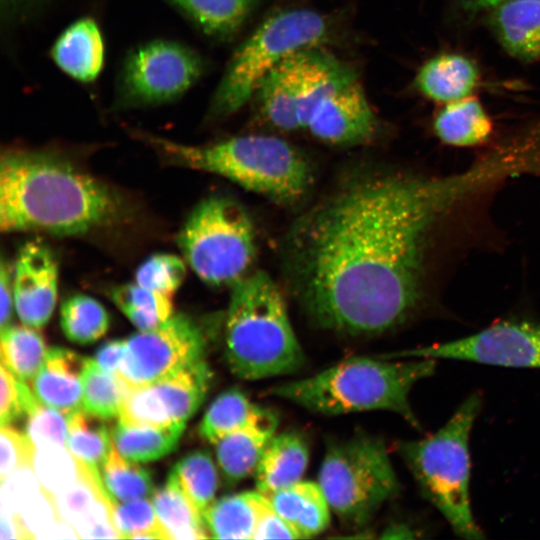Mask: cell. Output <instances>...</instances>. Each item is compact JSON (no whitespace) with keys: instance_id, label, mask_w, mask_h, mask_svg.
<instances>
[{"instance_id":"cell-43","label":"cell","mask_w":540,"mask_h":540,"mask_svg":"<svg viewBox=\"0 0 540 540\" xmlns=\"http://www.w3.org/2000/svg\"><path fill=\"white\" fill-rule=\"evenodd\" d=\"M125 352L126 340H111L98 348L93 360L103 370L118 375Z\"/></svg>"},{"instance_id":"cell-19","label":"cell","mask_w":540,"mask_h":540,"mask_svg":"<svg viewBox=\"0 0 540 540\" xmlns=\"http://www.w3.org/2000/svg\"><path fill=\"white\" fill-rule=\"evenodd\" d=\"M489 26L513 58L540 59V0H507L487 12Z\"/></svg>"},{"instance_id":"cell-44","label":"cell","mask_w":540,"mask_h":540,"mask_svg":"<svg viewBox=\"0 0 540 540\" xmlns=\"http://www.w3.org/2000/svg\"><path fill=\"white\" fill-rule=\"evenodd\" d=\"M12 271L2 259L0 270V327L4 329L12 325L14 306ZM0 329V330H1Z\"/></svg>"},{"instance_id":"cell-7","label":"cell","mask_w":540,"mask_h":540,"mask_svg":"<svg viewBox=\"0 0 540 540\" xmlns=\"http://www.w3.org/2000/svg\"><path fill=\"white\" fill-rule=\"evenodd\" d=\"M327 19L309 9L278 12L235 51L211 97L207 119H224L254 96L260 80L289 55L319 46L329 35Z\"/></svg>"},{"instance_id":"cell-39","label":"cell","mask_w":540,"mask_h":540,"mask_svg":"<svg viewBox=\"0 0 540 540\" xmlns=\"http://www.w3.org/2000/svg\"><path fill=\"white\" fill-rule=\"evenodd\" d=\"M186 264L169 253H157L147 258L136 270L135 282L141 286L172 295L183 283Z\"/></svg>"},{"instance_id":"cell-46","label":"cell","mask_w":540,"mask_h":540,"mask_svg":"<svg viewBox=\"0 0 540 540\" xmlns=\"http://www.w3.org/2000/svg\"><path fill=\"white\" fill-rule=\"evenodd\" d=\"M507 0H461V5L466 12L476 14L487 12L489 9Z\"/></svg>"},{"instance_id":"cell-22","label":"cell","mask_w":540,"mask_h":540,"mask_svg":"<svg viewBox=\"0 0 540 540\" xmlns=\"http://www.w3.org/2000/svg\"><path fill=\"white\" fill-rule=\"evenodd\" d=\"M309 461V449L301 435H274L265 447L255 470L256 489L269 494L301 480Z\"/></svg>"},{"instance_id":"cell-23","label":"cell","mask_w":540,"mask_h":540,"mask_svg":"<svg viewBox=\"0 0 540 540\" xmlns=\"http://www.w3.org/2000/svg\"><path fill=\"white\" fill-rule=\"evenodd\" d=\"M278 424L273 418L261 424L230 433L213 445L217 465L224 481L235 485L254 473Z\"/></svg>"},{"instance_id":"cell-38","label":"cell","mask_w":540,"mask_h":540,"mask_svg":"<svg viewBox=\"0 0 540 540\" xmlns=\"http://www.w3.org/2000/svg\"><path fill=\"white\" fill-rule=\"evenodd\" d=\"M69 415L34 397L25 415L26 430L38 449L66 447Z\"/></svg>"},{"instance_id":"cell-24","label":"cell","mask_w":540,"mask_h":540,"mask_svg":"<svg viewBox=\"0 0 540 540\" xmlns=\"http://www.w3.org/2000/svg\"><path fill=\"white\" fill-rule=\"evenodd\" d=\"M276 418L269 410L253 403L242 391L231 388L219 394L206 410L198 431L214 444L222 437Z\"/></svg>"},{"instance_id":"cell-10","label":"cell","mask_w":540,"mask_h":540,"mask_svg":"<svg viewBox=\"0 0 540 540\" xmlns=\"http://www.w3.org/2000/svg\"><path fill=\"white\" fill-rule=\"evenodd\" d=\"M205 62L192 47L155 39L127 53L117 75L112 108L117 111L169 104L201 78Z\"/></svg>"},{"instance_id":"cell-28","label":"cell","mask_w":540,"mask_h":540,"mask_svg":"<svg viewBox=\"0 0 540 540\" xmlns=\"http://www.w3.org/2000/svg\"><path fill=\"white\" fill-rule=\"evenodd\" d=\"M205 35L226 39L244 23L258 0H163Z\"/></svg>"},{"instance_id":"cell-1","label":"cell","mask_w":540,"mask_h":540,"mask_svg":"<svg viewBox=\"0 0 540 540\" xmlns=\"http://www.w3.org/2000/svg\"><path fill=\"white\" fill-rule=\"evenodd\" d=\"M524 170L523 158L502 145L447 176L366 171L342 180L286 235L285 268L298 303L314 324L343 334L402 324L420 303L425 249L437 220Z\"/></svg>"},{"instance_id":"cell-27","label":"cell","mask_w":540,"mask_h":540,"mask_svg":"<svg viewBox=\"0 0 540 540\" xmlns=\"http://www.w3.org/2000/svg\"><path fill=\"white\" fill-rule=\"evenodd\" d=\"M185 426L134 425L118 420L111 429V436L122 457L134 463H146L172 453L178 446Z\"/></svg>"},{"instance_id":"cell-21","label":"cell","mask_w":540,"mask_h":540,"mask_svg":"<svg viewBox=\"0 0 540 540\" xmlns=\"http://www.w3.org/2000/svg\"><path fill=\"white\" fill-rule=\"evenodd\" d=\"M264 495L301 539L316 536L329 526L331 508L318 483L300 480Z\"/></svg>"},{"instance_id":"cell-25","label":"cell","mask_w":540,"mask_h":540,"mask_svg":"<svg viewBox=\"0 0 540 540\" xmlns=\"http://www.w3.org/2000/svg\"><path fill=\"white\" fill-rule=\"evenodd\" d=\"M437 137L456 147H471L486 142L493 123L481 102L473 96L446 103L433 121Z\"/></svg>"},{"instance_id":"cell-26","label":"cell","mask_w":540,"mask_h":540,"mask_svg":"<svg viewBox=\"0 0 540 540\" xmlns=\"http://www.w3.org/2000/svg\"><path fill=\"white\" fill-rule=\"evenodd\" d=\"M263 500L258 490L216 499L203 514L210 538L253 539Z\"/></svg>"},{"instance_id":"cell-9","label":"cell","mask_w":540,"mask_h":540,"mask_svg":"<svg viewBox=\"0 0 540 540\" xmlns=\"http://www.w3.org/2000/svg\"><path fill=\"white\" fill-rule=\"evenodd\" d=\"M177 242L195 274L216 287H231L246 276L255 256L251 219L226 196L201 201L186 219Z\"/></svg>"},{"instance_id":"cell-29","label":"cell","mask_w":540,"mask_h":540,"mask_svg":"<svg viewBox=\"0 0 540 540\" xmlns=\"http://www.w3.org/2000/svg\"><path fill=\"white\" fill-rule=\"evenodd\" d=\"M150 499L168 540L210 538L203 515L171 479L155 489Z\"/></svg>"},{"instance_id":"cell-40","label":"cell","mask_w":540,"mask_h":540,"mask_svg":"<svg viewBox=\"0 0 540 540\" xmlns=\"http://www.w3.org/2000/svg\"><path fill=\"white\" fill-rule=\"evenodd\" d=\"M37 447L25 431L12 425L0 428V480L3 484L14 473L32 470Z\"/></svg>"},{"instance_id":"cell-42","label":"cell","mask_w":540,"mask_h":540,"mask_svg":"<svg viewBox=\"0 0 540 540\" xmlns=\"http://www.w3.org/2000/svg\"><path fill=\"white\" fill-rule=\"evenodd\" d=\"M253 539L301 538L296 530L272 507L264 495Z\"/></svg>"},{"instance_id":"cell-17","label":"cell","mask_w":540,"mask_h":540,"mask_svg":"<svg viewBox=\"0 0 540 540\" xmlns=\"http://www.w3.org/2000/svg\"><path fill=\"white\" fill-rule=\"evenodd\" d=\"M88 360L75 351L52 347L27 383L41 403L71 414L82 409V375Z\"/></svg>"},{"instance_id":"cell-16","label":"cell","mask_w":540,"mask_h":540,"mask_svg":"<svg viewBox=\"0 0 540 540\" xmlns=\"http://www.w3.org/2000/svg\"><path fill=\"white\" fill-rule=\"evenodd\" d=\"M308 48L289 55L272 68L260 80L254 93L262 116L277 129H299L297 109L303 90Z\"/></svg>"},{"instance_id":"cell-11","label":"cell","mask_w":540,"mask_h":540,"mask_svg":"<svg viewBox=\"0 0 540 540\" xmlns=\"http://www.w3.org/2000/svg\"><path fill=\"white\" fill-rule=\"evenodd\" d=\"M207 340L200 322L186 314H174L159 326L126 339L118 376L129 389L150 384L205 358Z\"/></svg>"},{"instance_id":"cell-34","label":"cell","mask_w":540,"mask_h":540,"mask_svg":"<svg viewBox=\"0 0 540 540\" xmlns=\"http://www.w3.org/2000/svg\"><path fill=\"white\" fill-rule=\"evenodd\" d=\"M110 317L105 307L85 294L66 298L60 307V326L65 337L76 344H92L108 330Z\"/></svg>"},{"instance_id":"cell-2","label":"cell","mask_w":540,"mask_h":540,"mask_svg":"<svg viewBox=\"0 0 540 540\" xmlns=\"http://www.w3.org/2000/svg\"><path fill=\"white\" fill-rule=\"evenodd\" d=\"M119 197L102 181L66 159L42 151L14 150L0 161V229L70 236L114 220Z\"/></svg>"},{"instance_id":"cell-33","label":"cell","mask_w":540,"mask_h":540,"mask_svg":"<svg viewBox=\"0 0 540 540\" xmlns=\"http://www.w3.org/2000/svg\"><path fill=\"white\" fill-rule=\"evenodd\" d=\"M105 419L80 409L69 415L66 448L89 468L100 471L113 441Z\"/></svg>"},{"instance_id":"cell-4","label":"cell","mask_w":540,"mask_h":540,"mask_svg":"<svg viewBox=\"0 0 540 540\" xmlns=\"http://www.w3.org/2000/svg\"><path fill=\"white\" fill-rule=\"evenodd\" d=\"M224 332L226 361L242 379L288 375L304 364L284 299L263 271L231 286Z\"/></svg>"},{"instance_id":"cell-35","label":"cell","mask_w":540,"mask_h":540,"mask_svg":"<svg viewBox=\"0 0 540 540\" xmlns=\"http://www.w3.org/2000/svg\"><path fill=\"white\" fill-rule=\"evenodd\" d=\"M82 385L83 410L105 420L119 415L129 388L117 374L103 370L89 358L83 371Z\"/></svg>"},{"instance_id":"cell-18","label":"cell","mask_w":540,"mask_h":540,"mask_svg":"<svg viewBox=\"0 0 540 540\" xmlns=\"http://www.w3.org/2000/svg\"><path fill=\"white\" fill-rule=\"evenodd\" d=\"M55 65L80 83H92L100 75L105 60L101 29L92 17L71 23L57 37L50 49Z\"/></svg>"},{"instance_id":"cell-15","label":"cell","mask_w":540,"mask_h":540,"mask_svg":"<svg viewBox=\"0 0 540 540\" xmlns=\"http://www.w3.org/2000/svg\"><path fill=\"white\" fill-rule=\"evenodd\" d=\"M378 128L377 116L357 79L321 100L305 126L317 139L334 145L368 142Z\"/></svg>"},{"instance_id":"cell-30","label":"cell","mask_w":540,"mask_h":540,"mask_svg":"<svg viewBox=\"0 0 540 540\" xmlns=\"http://www.w3.org/2000/svg\"><path fill=\"white\" fill-rule=\"evenodd\" d=\"M111 299L138 331L155 328L174 315L172 295L136 282L113 288Z\"/></svg>"},{"instance_id":"cell-13","label":"cell","mask_w":540,"mask_h":540,"mask_svg":"<svg viewBox=\"0 0 540 540\" xmlns=\"http://www.w3.org/2000/svg\"><path fill=\"white\" fill-rule=\"evenodd\" d=\"M212 380L205 358L150 384L129 389L118 420L134 425L186 424L204 402Z\"/></svg>"},{"instance_id":"cell-37","label":"cell","mask_w":540,"mask_h":540,"mask_svg":"<svg viewBox=\"0 0 540 540\" xmlns=\"http://www.w3.org/2000/svg\"><path fill=\"white\" fill-rule=\"evenodd\" d=\"M113 520L121 539L168 540L150 498L115 501Z\"/></svg>"},{"instance_id":"cell-36","label":"cell","mask_w":540,"mask_h":540,"mask_svg":"<svg viewBox=\"0 0 540 540\" xmlns=\"http://www.w3.org/2000/svg\"><path fill=\"white\" fill-rule=\"evenodd\" d=\"M100 474L106 490L116 501L150 498L155 490L151 472L122 457L114 444L100 468Z\"/></svg>"},{"instance_id":"cell-41","label":"cell","mask_w":540,"mask_h":540,"mask_svg":"<svg viewBox=\"0 0 540 540\" xmlns=\"http://www.w3.org/2000/svg\"><path fill=\"white\" fill-rule=\"evenodd\" d=\"M34 394L26 381L14 376L2 363L0 368V422L12 425L25 418Z\"/></svg>"},{"instance_id":"cell-32","label":"cell","mask_w":540,"mask_h":540,"mask_svg":"<svg viewBox=\"0 0 540 540\" xmlns=\"http://www.w3.org/2000/svg\"><path fill=\"white\" fill-rule=\"evenodd\" d=\"M38 329L10 325L1 329V363L18 379L29 382L37 373L48 351Z\"/></svg>"},{"instance_id":"cell-45","label":"cell","mask_w":540,"mask_h":540,"mask_svg":"<svg viewBox=\"0 0 540 540\" xmlns=\"http://www.w3.org/2000/svg\"><path fill=\"white\" fill-rule=\"evenodd\" d=\"M36 1L38 0H1L2 14L9 18L24 14Z\"/></svg>"},{"instance_id":"cell-12","label":"cell","mask_w":540,"mask_h":540,"mask_svg":"<svg viewBox=\"0 0 540 540\" xmlns=\"http://www.w3.org/2000/svg\"><path fill=\"white\" fill-rule=\"evenodd\" d=\"M386 358H434L540 369V324L503 320L453 341L391 353Z\"/></svg>"},{"instance_id":"cell-6","label":"cell","mask_w":540,"mask_h":540,"mask_svg":"<svg viewBox=\"0 0 540 540\" xmlns=\"http://www.w3.org/2000/svg\"><path fill=\"white\" fill-rule=\"evenodd\" d=\"M480 408L481 397L472 394L438 431L399 444V452L423 497L464 539L484 537L472 513L469 488V438Z\"/></svg>"},{"instance_id":"cell-5","label":"cell","mask_w":540,"mask_h":540,"mask_svg":"<svg viewBox=\"0 0 540 540\" xmlns=\"http://www.w3.org/2000/svg\"><path fill=\"white\" fill-rule=\"evenodd\" d=\"M142 139L174 164L222 176L281 204L298 202L311 184L312 174L305 158L274 136H236L205 145L179 143L146 133Z\"/></svg>"},{"instance_id":"cell-14","label":"cell","mask_w":540,"mask_h":540,"mask_svg":"<svg viewBox=\"0 0 540 540\" xmlns=\"http://www.w3.org/2000/svg\"><path fill=\"white\" fill-rule=\"evenodd\" d=\"M14 306L20 321L43 328L55 309L58 265L51 249L40 240L23 245L12 274Z\"/></svg>"},{"instance_id":"cell-20","label":"cell","mask_w":540,"mask_h":540,"mask_svg":"<svg viewBox=\"0 0 540 540\" xmlns=\"http://www.w3.org/2000/svg\"><path fill=\"white\" fill-rule=\"evenodd\" d=\"M480 83L476 64L458 53H442L426 61L415 77V87L430 100L450 103L472 96Z\"/></svg>"},{"instance_id":"cell-3","label":"cell","mask_w":540,"mask_h":540,"mask_svg":"<svg viewBox=\"0 0 540 540\" xmlns=\"http://www.w3.org/2000/svg\"><path fill=\"white\" fill-rule=\"evenodd\" d=\"M435 369L434 358L388 361L352 357L310 377L277 385L270 394L324 415L387 410L420 429L409 394Z\"/></svg>"},{"instance_id":"cell-31","label":"cell","mask_w":540,"mask_h":540,"mask_svg":"<svg viewBox=\"0 0 540 540\" xmlns=\"http://www.w3.org/2000/svg\"><path fill=\"white\" fill-rule=\"evenodd\" d=\"M203 515L215 501L219 485L216 464L206 450L189 452L171 468L168 477Z\"/></svg>"},{"instance_id":"cell-8","label":"cell","mask_w":540,"mask_h":540,"mask_svg":"<svg viewBox=\"0 0 540 540\" xmlns=\"http://www.w3.org/2000/svg\"><path fill=\"white\" fill-rule=\"evenodd\" d=\"M331 511L352 526H362L400 491L382 439L358 434L330 444L318 475Z\"/></svg>"}]
</instances>
